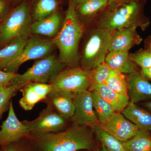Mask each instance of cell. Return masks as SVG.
I'll return each mask as SVG.
<instances>
[{
	"label": "cell",
	"instance_id": "cell-1",
	"mask_svg": "<svg viewBox=\"0 0 151 151\" xmlns=\"http://www.w3.org/2000/svg\"><path fill=\"white\" fill-rule=\"evenodd\" d=\"M88 127L73 124L60 132L30 134L28 138L37 151H94L93 130Z\"/></svg>",
	"mask_w": 151,
	"mask_h": 151
},
{
	"label": "cell",
	"instance_id": "cell-2",
	"mask_svg": "<svg viewBox=\"0 0 151 151\" xmlns=\"http://www.w3.org/2000/svg\"><path fill=\"white\" fill-rule=\"evenodd\" d=\"M73 0H69L65 18L59 31L52 40L59 51V59L65 66H78L79 42L83 33V27Z\"/></svg>",
	"mask_w": 151,
	"mask_h": 151
},
{
	"label": "cell",
	"instance_id": "cell-3",
	"mask_svg": "<svg viewBox=\"0 0 151 151\" xmlns=\"http://www.w3.org/2000/svg\"><path fill=\"white\" fill-rule=\"evenodd\" d=\"M65 66L58 57L50 55L36 60L25 72L14 78L9 85L16 86L19 89L32 82L51 84Z\"/></svg>",
	"mask_w": 151,
	"mask_h": 151
},
{
	"label": "cell",
	"instance_id": "cell-4",
	"mask_svg": "<svg viewBox=\"0 0 151 151\" xmlns=\"http://www.w3.org/2000/svg\"><path fill=\"white\" fill-rule=\"evenodd\" d=\"M32 23L27 4L22 2L11 10L0 24V45L17 38L29 37Z\"/></svg>",
	"mask_w": 151,
	"mask_h": 151
},
{
	"label": "cell",
	"instance_id": "cell-5",
	"mask_svg": "<svg viewBox=\"0 0 151 151\" xmlns=\"http://www.w3.org/2000/svg\"><path fill=\"white\" fill-rule=\"evenodd\" d=\"M114 4V7L100 18L98 28L112 32L116 30L136 28L139 25L138 21L137 3L127 0Z\"/></svg>",
	"mask_w": 151,
	"mask_h": 151
},
{
	"label": "cell",
	"instance_id": "cell-6",
	"mask_svg": "<svg viewBox=\"0 0 151 151\" xmlns=\"http://www.w3.org/2000/svg\"><path fill=\"white\" fill-rule=\"evenodd\" d=\"M111 33L100 28L92 32L85 43L80 59L82 68L90 71L105 62L109 52Z\"/></svg>",
	"mask_w": 151,
	"mask_h": 151
},
{
	"label": "cell",
	"instance_id": "cell-7",
	"mask_svg": "<svg viewBox=\"0 0 151 151\" xmlns=\"http://www.w3.org/2000/svg\"><path fill=\"white\" fill-rule=\"evenodd\" d=\"M50 84L51 92L62 91L76 94L87 91L91 85L89 71L78 66L70 67L62 70Z\"/></svg>",
	"mask_w": 151,
	"mask_h": 151
},
{
	"label": "cell",
	"instance_id": "cell-8",
	"mask_svg": "<svg viewBox=\"0 0 151 151\" xmlns=\"http://www.w3.org/2000/svg\"><path fill=\"white\" fill-rule=\"evenodd\" d=\"M55 46L52 40L37 37L29 39L17 57L4 70L17 73L23 63L28 60L40 59L48 56L53 50Z\"/></svg>",
	"mask_w": 151,
	"mask_h": 151
},
{
	"label": "cell",
	"instance_id": "cell-9",
	"mask_svg": "<svg viewBox=\"0 0 151 151\" xmlns=\"http://www.w3.org/2000/svg\"><path fill=\"white\" fill-rule=\"evenodd\" d=\"M67 119L61 116L50 105L32 121H24L30 134L55 133L64 129Z\"/></svg>",
	"mask_w": 151,
	"mask_h": 151
},
{
	"label": "cell",
	"instance_id": "cell-10",
	"mask_svg": "<svg viewBox=\"0 0 151 151\" xmlns=\"http://www.w3.org/2000/svg\"><path fill=\"white\" fill-rule=\"evenodd\" d=\"M74 113L71 118L73 124L92 129L100 124L93 108L91 91L75 94L73 97Z\"/></svg>",
	"mask_w": 151,
	"mask_h": 151
},
{
	"label": "cell",
	"instance_id": "cell-11",
	"mask_svg": "<svg viewBox=\"0 0 151 151\" xmlns=\"http://www.w3.org/2000/svg\"><path fill=\"white\" fill-rule=\"evenodd\" d=\"M0 127V147L19 142L28 137L30 134L26 125L18 119L12 101L10 103L7 118Z\"/></svg>",
	"mask_w": 151,
	"mask_h": 151
},
{
	"label": "cell",
	"instance_id": "cell-12",
	"mask_svg": "<svg viewBox=\"0 0 151 151\" xmlns=\"http://www.w3.org/2000/svg\"><path fill=\"white\" fill-rule=\"evenodd\" d=\"M99 126L122 142L130 139L139 130L137 126L125 118L121 112H115L107 122L99 124Z\"/></svg>",
	"mask_w": 151,
	"mask_h": 151
},
{
	"label": "cell",
	"instance_id": "cell-13",
	"mask_svg": "<svg viewBox=\"0 0 151 151\" xmlns=\"http://www.w3.org/2000/svg\"><path fill=\"white\" fill-rule=\"evenodd\" d=\"M51 89V84L32 82L25 84L19 89L22 93L20 106L25 111H31L37 103L46 99Z\"/></svg>",
	"mask_w": 151,
	"mask_h": 151
},
{
	"label": "cell",
	"instance_id": "cell-14",
	"mask_svg": "<svg viewBox=\"0 0 151 151\" xmlns=\"http://www.w3.org/2000/svg\"><path fill=\"white\" fill-rule=\"evenodd\" d=\"M130 101L135 103L151 101V84L137 72L129 74L127 78Z\"/></svg>",
	"mask_w": 151,
	"mask_h": 151
},
{
	"label": "cell",
	"instance_id": "cell-15",
	"mask_svg": "<svg viewBox=\"0 0 151 151\" xmlns=\"http://www.w3.org/2000/svg\"><path fill=\"white\" fill-rule=\"evenodd\" d=\"M142 39L138 34L136 28L121 29L111 33L109 52H129L130 49L141 42Z\"/></svg>",
	"mask_w": 151,
	"mask_h": 151
},
{
	"label": "cell",
	"instance_id": "cell-16",
	"mask_svg": "<svg viewBox=\"0 0 151 151\" xmlns=\"http://www.w3.org/2000/svg\"><path fill=\"white\" fill-rule=\"evenodd\" d=\"M75 94L62 91H54L49 93L45 100L50 105L66 119H71L74 113L73 97Z\"/></svg>",
	"mask_w": 151,
	"mask_h": 151
},
{
	"label": "cell",
	"instance_id": "cell-17",
	"mask_svg": "<svg viewBox=\"0 0 151 151\" xmlns=\"http://www.w3.org/2000/svg\"><path fill=\"white\" fill-rule=\"evenodd\" d=\"M121 113L139 129L151 131V113L147 109L130 101Z\"/></svg>",
	"mask_w": 151,
	"mask_h": 151
},
{
	"label": "cell",
	"instance_id": "cell-18",
	"mask_svg": "<svg viewBox=\"0 0 151 151\" xmlns=\"http://www.w3.org/2000/svg\"><path fill=\"white\" fill-rule=\"evenodd\" d=\"M89 91H94L107 101L116 112H122L129 104V96L119 94L105 84H92Z\"/></svg>",
	"mask_w": 151,
	"mask_h": 151
},
{
	"label": "cell",
	"instance_id": "cell-19",
	"mask_svg": "<svg viewBox=\"0 0 151 151\" xmlns=\"http://www.w3.org/2000/svg\"><path fill=\"white\" fill-rule=\"evenodd\" d=\"M105 62L112 69L124 74L137 72L136 64L132 60L129 52H110L106 56Z\"/></svg>",
	"mask_w": 151,
	"mask_h": 151
},
{
	"label": "cell",
	"instance_id": "cell-20",
	"mask_svg": "<svg viewBox=\"0 0 151 151\" xmlns=\"http://www.w3.org/2000/svg\"><path fill=\"white\" fill-rule=\"evenodd\" d=\"M61 21V17L56 12L45 18L32 22L31 31L38 35L55 36L60 29Z\"/></svg>",
	"mask_w": 151,
	"mask_h": 151
},
{
	"label": "cell",
	"instance_id": "cell-21",
	"mask_svg": "<svg viewBox=\"0 0 151 151\" xmlns=\"http://www.w3.org/2000/svg\"><path fill=\"white\" fill-rule=\"evenodd\" d=\"M29 37H19L12 40L0 49V70H4L14 61L24 48Z\"/></svg>",
	"mask_w": 151,
	"mask_h": 151
},
{
	"label": "cell",
	"instance_id": "cell-22",
	"mask_svg": "<svg viewBox=\"0 0 151 151\" xmlns=\"http://www.w3.org/2000/svg\"><path fill=\"white\" fill-rule=\"evenodd\" d=\"M122 142L126 151H151V134L139 129L133 137Z\"/></svg>",
	"mask_w": 151,
	"mask_h": 151
},
{
	"label": "cell",
	"instance_id": "cell-23",
	"mask_svg": "<svg viewBox=\"0 0 151 151\" xmlns=\"http://www.w3.org/2000/svg\"><path fill=\"white\" fill-rule=\"evenodd\" d=\"M108 3V0H79L76 3V9L78 16L89 17L105 9Z\"/></svg>",
	"mask_w": 151,
	"mask_h": 151
},
{
	"label": "cell",
	"instance_id": "cell-24",
	"mask_svg": "<svg viewBox=\"0 0 151 151\" xmlns=\"http://www.w3.org/2000/svg\"><path fill=\"white\" fill-rule=\"evenodd\" d=\"M58 4V0H37L31 12L32 22L45 18L57 12Z\"/></svg>",
	"mask_w": 151,
	"mask_h": 151
},
{
	"label": "cell",
	"instance_id": "cell-25",
	"mask_svg": "<svg viewBox=\"0 0 151 151\" xmlns=\"http://www.w3.org/2000/svg\"><path fill=\"white\" fill-rule=\"evenodd\" d=\"M92 94L93 108L97 115L100 124H103L108 121L115 113L112 106L102 98L97 92L90 91Z\"/></svg>",
	"mask_w": 151,
	"mask_h": 151
},
{
	"label": "cell",
	"instance_id": "cell-26",
	"mask_svg": "<svg viewBox=\"0 0 151 151\" xmlns=\"http://www.w3.org/2000/svg\"><path fill=\"white\" fill-rule=\"evenodd\" d=\"M104 84L119 94L128 96L127 78L124 73L118 70L112 68Z\"/></svg>",
	"mask_w": 151,
	"mask_h": 151
},
{
	"label": "cell",
	"instance_id": "cell-27",
	"mask_svg": "<svg viewBox=\"0 0 151 151\" xmlns=\"http://www.w3.org/2000/svg\"><path fill=\"white\" fill-rule=\"evenodd\" d=\"M92 129L97 139L108 151H126L122 142L105 132L100 128L99 125L95 126Z\"/></svg>",
	"mask_w": 151,
	"mask_h": 151
},
{
	"label": "cell",
	"instance_id": "cell-28",
	"mask_svg": "<svg viewBox=\"0 0 151 151\" xmlns=\"http://www.w3.org/2000/svg\"><path fill=\"white\" fill-rule=\"evenodd\" d=\"M111 69L105 62L99 64L89 71L91 84H104L111 72Z\"/></svg>",
	"mask_w": 151,
	"mask_h": 151
},
{
	"label": "cell",
	"instance_id": "cell-29",
	"mask_svg": "<svg viewBox=\"0 0 151 151\" xmlns=\"http://www.w3.org/2000/svg\"><path fill=\"white\" fill-rule=\"evenodd\" d=\"M18 90H19L18 88L12 85H9L0 89V119L9 109L11 99Z\"/></svg>",
	"mask_w": 151,
	"mask_h": 151
},
{
	"label": "cell",
	"instance_id": "cell-30",
	"mask_svg": "<svg viewBox=\"0 0 151 151\" xmlns=\"http://www.w3.org/2000/svg\"><path fill=\"white\" fill-rule=\"evenodd\" d=\"M131 57L134 62L142 69L151 67V53L150 52H139L131 55Z\"/></svg>",
	"mask_w": 151,
	"mask_h": 151
},
{
	"label": "cell",
	"instance_id": "cell-31",
	"mask_svg": "<svg viewBox=\"0 0 151 151\" xmlns=\"http://www.w3.org/2000/svg\"><path fill=\"white\" fill-rule=\"evenodd\" d=\"M18 75L17 73L0 70V89L9 86L11 81Z\"/></svg>",
	"mask_w": 151,
	"mask_h": 151
},
{
	"label": "cell",
	"instance_id": "cell-32",
	"mask_svg": "<svg viewBox=\"0 0 151 151\" xmlns=\"http://www.w3.org/2000/svg\"><path fill=\"white\" fill-rule=\"evenodd\" d=\"M10 0H0V22L5 19L11 10Z\"/></svg>",
	"mask_w": 151,
	"mask_h": 151
},
{
	"label": "cell",
	"instance_id": "cell-33",
	"mask_svg": "<svg viewBox=\"0 0 151 151\" xmlns=\"http://www.w3.org/2000/svg\"><path fill=\"white\" fill-rule=\"evenodd\" d=\"M6 151H31L29 147L20 143L19 141L6 146Z\"/></svg>",
	"mask_w": 151,
	"mask_h": 151
},
{
	"label": "cell",
	"instance_id": "cell-34",
	"mask_svg": "<svg viewBox=\"0 0 151 151\" xmlns=\"http://www.w3.org/2000/svg\"><path fill=\"white\" fill-rule=\"evenodd\" d=\"M140 73L147 80H151V67L142 69Z\"/></svg>",
	"mask_w": 151,
	"mask_h": 151
},
{
	"label": "cell",
	"instance_id": "cell-35",
	"mask_svg": "<svg viewBox=\"0 0 151 151\" xmlns=\"http://www.w3.org/2000/svg\"><path fill=\"white\" fill-rule=\"evenodd\" d=\"M142 105L144 108L151 113V101L144 102L142 103Z\"/></svg>",
	"mask_w": 151,
	"mask_h": 151
},
{
	"label": "cell",
	"instance_id": "cell-36",
	"mask_svg": "<svg viewBox=\"0 0 151 151\" xmlns=\"http://www.w3.org/2000/svg\"><path fill=\"white\" fill-rule=\"evenodd\" d=\"M126 1H127V0H111L109 3H110V4H115Z\"/></svg>",
	"mask_w": 151,
	"mask_h": 151
},
{
	"label": "cell",
	"instance_id": "cell-37",
	"mask_svg": "<svg viewBox=\"0 0 151 151\" xmlns=\"http://www.w3.org/2000/svg\"><path fill=\"white\" fill-rule=\"evenodd\" d=\"M97 151H109L107 148L105 147L104 145H101V148L97 150Z\"/></svg>",
	"mask_w": 151,
	"mask_h": 151
},
{
	"label": "cell",
	"instance_id": "cell-38",
	"mask_svg": "<svg viewBox=\"0 0 151 151\" xmlns=\"http://www.w3.org/2000/svg\"><path fill=\"white\" fill-rule=\"evenodd\" d=\"M0 151H6V146L0 147Z\"/></svg>",
	"mask_w": 151,
	"mask_h": 151
},
{
	"label": "cell",
	"instance_id": "cell-39",
	"mask_svg": "<svg viewBox=\"0 0 151 151\" xmlns=\"http://www.w3.org/2000/svg\"><path fill=\"white\" fill-rule=\"evenodd\" d=\"M13 1L15 2H17L19 1H20V0H13Z\"/></svg>",
	"mask_w": 151,
	"mask_h": 151
},
{
	"label": "cell",
	"instance_id": "cell-40",
	"mask_svg": "<svg viewBox=\"0 0 151 151\" xmlns=\"http://www.w3.org/2000/svg\"><path fill=\"white\" fill-rule=\"evenodd\" d=\"M73 1H74V2L76 3L77 1H79V0H73Z\"/></svg>",
	"mask_w": 151,
	"mask_h": 151
},
{
	"label": "cell",
	"instance_id": "cell-41",
	"mask_svg": "<svg viewBox=\"0 0 151 151\" xmlns=\"http://www.w3.org/2000/svg\"><path fill=\"white\" fill-rule=\"evenodd\" d=\"M108 1H109V3H110V1H111V0H108Z\"/></svg>",
	"mask_w": 151,
	"mask_h": 151
},
{
	"label": "cell",
	"instance_id": "cell-42",
	"mask_svg": "<svg viewBox=\"0 0 151 151\" xmlns=\"http://www.w3.org/2000/svg\"></svg>",
	"mask_w": 151,
	"mask_h": 151
}]
</instances>
